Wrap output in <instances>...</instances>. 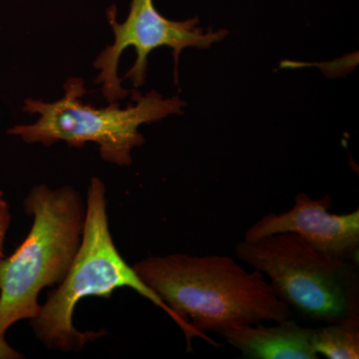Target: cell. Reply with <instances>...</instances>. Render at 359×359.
<instances>
[{"mask_svg":"<svg viewBox=\"0 0 359 359\" xmlns=\"http://www.w3.org/2000/svg\"><path fill=\"white\" fill-rule=\"evenodd\" d=\"M139 278L172 309L192 337L219 347L207 335L263 321L290 318L294 311L271 289L264 273L247 271L228 256L175 252L133 266Z\"/></svg>","mask_w":359,"mask_h":359,"instance_id":"cell-1","label":"cell"},{"mask_svg":"<svg viewBox=\"0 0 359 359\" xmlns=\"http://www.w3.org/2000/svg\"><path fill=\"white\" fill-rule=\"evenodd\" d=\"M124 287H131L163 309L181 328L191 351L193 337L188 328L118 252L110 233L106 187L102 180L93 177L87 192L81 245L63 282L47 295L39 314L30 320L35 337L52 351H82L106 332H82L74 327L73 316L78 302L92 295L109 299L116 289Z\"/></svg>","mask_w":359,"mask_h":359,"instance_id":"cell-2","label":"cell"},{"mask_svg":"<svg viewBox=\"0 0 359 359\" xmlns=\"http://www.w3.org/2000/svg\"><path fill=\"white\" fill-rule=\"evenodd\" d=\"M32 230L18 250L0 263V332L39 313L44 287L60 285L83 236L86 202L73 187H33L25 200Z\"/></svg>","mask_w":359,"mask_h":359,"instance_id":"cell-3","label":"cell"},{"mask_svg":"<svg viewBox=\"0 0 359 359\" xmlns=\"http://www.w3.org/2000/svg\"><path fill=\"white\" fill-rule=\"evenodd\" d=\"M65 95L54 102L26 98L23 112L39 115L32 124L15 125L7 134L20 137L27 144H43L50 147L58 142L69 147L83 148L88 142L98 145L105 162L117 166L132 164V151L145 144L139 131L144 124L162 121L171 115H182L185 101L178 96L164 98L155 90L143 95L130 91L132 102L126 108L118 101L103 108L83 102L87 93L80 77H69L65 83Z\"/></svg>","mask_w":359,"mask_h":359,"instance_id":"cell-4","label":"cell"},{"mask_svg":"<svg viewBox=\"0 0 359 359\" xmlns=\"http://www.w3.org/2000/svg\"><path fill=\"white\" fill-rule=\"evenodd\" d=\"M235 252L302 318L325 325L359 318L358 263L320 252L294 233L244 240Z\"/></svg>","mask_w":359,"mask_h":359,"instance_id":"cell-5","label":"cell"},{"mask_svg":"<svg viewBox=\"0 0 359 359\" xmlns=\"http://www.w3.org/2000/svg\"><path fill=\"white\" fill-rule=\"evenodd\" d=\"M106 16L114 41L100 52L93 66L100 71L95 83L102 85L101 91L108 103L130 95L129 90L122 86L123 80H131L136 88L145 84L148 57L155 49L166 46L173 50L175 83L179 84L180 55L184 49L194 47L207 50L229 34L226 29L205 32L198 18L168 20L158 13L153 0H132L124 22H118L115 4L106 11Z\"/></svg>","mask_w":359,"mask_h":359,"instance_id":"cell-6","label":"cell"},{"mask_svg":"<svg viewBox=\"0 0 359 359\" xmlns=\"http://www.w3.org/2000/svg\"><path fill=\"white\" fill-rule=\"evenodd\" d=\"M330 195L313 200L306 193L295 196L294 205L282 214L269 212L245 231V241L280 233H294L314 249L358 263L359 210L332 214Z\"/></svg>","mask_w":359,"mask_h":359,"instance_id":"cell-7","label":"cell"},{"mask_svg":"<svg viewBox=\"0 0 359 359\" xmlns=\"http://www.w3.org/2000/svg\"><path fill=\"white\" fill-rule=\"evenodd\" d=\"M275 325H241L219 335L245 358L252 359H318L311 344L313 328L304 327L287 318Z\"/></svg>","mask_w":359,"mask_h":359,"instance_id":"cell-8","label":"cell"},{"mask_svg":"<svg viewBox=\"0 0 359 359\" xmlns=\"http://www.w3.org/2000/svg\"><path fill=\"white\" fill-rule=\"evenodd\" d=\"M311 344L328 359H358L359 318L313 328Z\"/></svg>","mask_w":359,"mask_h":359,"instance_id":"cell-9","label":"cell"},{"mask_svg":"<svg viewBox=\"0 0 359 359\" xmlns=\"http://www.w3.org/2000/svg\"><path fill=\"white\" fill-rule=\"evenodd\" d=\"M11 222V212L8 203L4 199V197L0 198V263L4 259V240H6Z\"/></svg>","mask_w":359,"mask_h":359,"instance_id":"cell-10","label":"cell"},{"mask_svg":"<svg viewBox=\"0 0 359 359\" xmlns=\"http://www.w3.org/2000/svg\"><path fill=\"white\" fill-rule=\"evenodd\" d=\"M25 356L22 355L13 347L7 344L6 340V334L0 332V359H20Z\"/></svg>","mask_w":359,"mask_h":359,"instance_id":"cell-11","label":"cell"},{"mask_svg":"<svg viewBox=\"0 0 359 359\" xmlns=\"http://www.w3.org/2000/svg\"><path fill=\"white\" fill-rule=\"evenodd\" d=\"M2 197H4V193H2L1 191H0V198Z\"/></svg>","mask_w":359,"mask_h":359,"instance_id":"cell-12","label":"cell"}]
</instances>
